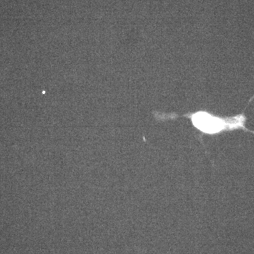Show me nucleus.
I'll use <instances>...</instances> for the list:
<instances>
[{"instance_id": "f257e3e1", "label": "nucleus", "mask_w": 254, "mask_h": 254, "mask_svg": "<svg viewBox=\"0 0 254 254\" xmlns=\"http://www.w3.org/2000/svg\"><path fill=\"white\" fill-rule=\"evenodd\" d=\"M156 120L164 121L179 117H185L190 119L193 127L201 132L208 135H216L223 132L243 130L245 132L253 133L254 131L249 130L246 127L247 117L244 113L231 117H221L209 113L205 110H199L195 113H188L185 115L157 113L154 114Z\"/></svg>"}]
</instances>
